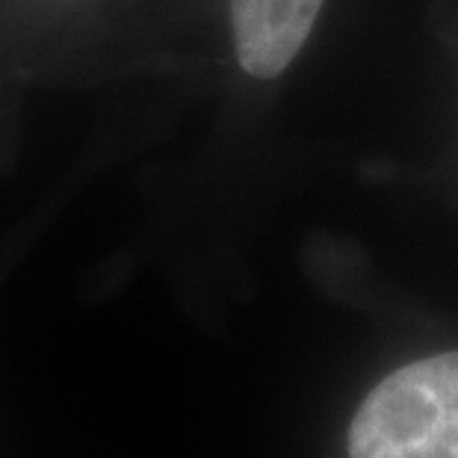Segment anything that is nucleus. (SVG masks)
I'll use <instances>...</instances> for the list:
<instances>
[{
	"mask_svg": "<svg viewBox=\"0 0 458 458\" xmlns=\"http://www.w3.org/2000/svg\"><path fill=\"white\" fill-rule=\"evenodd\" d=\"M349 458H458V352L378 382L349 428Z\"/></svg>",
	"mask_w": 458,
	"mask_h": 458,
	"instance_id": "nucleus-1",
	"label": "nucleus"
},
{
	"mask_svg": "<svg viewBox=\"0 0 458 458\" xmlns=\"http://www.w3.org/2000/svg\"><path fill=\"white\" fill-rule=\"evenodd\" d=\"M326 0H231L240 68L258 81L287 72L305 47Z\"/></svg>",
	"mask_w": 458,
	"mask_h": 458,
	"instance_id": "nucleus-2",
	"label": "nucleus"
}]
</instances>
